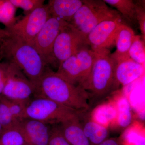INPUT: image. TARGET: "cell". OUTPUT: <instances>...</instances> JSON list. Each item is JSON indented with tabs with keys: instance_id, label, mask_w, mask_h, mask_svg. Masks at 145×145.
Returning <instances> with one entry per match:
<instances>
[{
	"instance_id": "cell-13",
	"label": "cell",
	"mask_w": 145,
	"mask_h": 145,
	"mask_svg": "<svg viewBox=\"0 0 145 145\" xmlns=\"http://www.w3.org/2000/svg\"><path fill=\"white\" fill-rule=\"evenodd\" d=\"M26 105L3 96L0 98V124L4 129L18 124L24 119Z\"/></svg>"
},
{
	"instance_id": "cell-4",
	"label": "cell",
	"mask_w": 145,
	"mask_h": 145,
	"mask_svg": "<svg viewBox=\"0 0 145 145\" xmlns=\"http://www.w3.org/2000/svg\"><path fill=\"white\" fill-rule=\"evenodd\" d=\"M34 97L25 106L24 119H33L48 125H55L81 118L82 112L46 98Z\"/></svg>"
},
{
	"instance_id": "cell-2",
	"label": "cell",
	"mask_w": 145,
	"mask_h": 145,
	"mask_svg": "<svg viewBox=\"0 0 145 145\" xmlns=\"http://www.w3.org/2000/svg\"><path fill=\"white\" fill-rule=\"evenodd\" d=\"M34 97H41L77 111L89 108V96L80 86L72 84L48 67L36 86Z\"/></svg>"
},
{
	"instance_id": "cell-15",
	"label": "cell",
	"mask_w": 145,
	"mask_h": 145,
	"mask_svg": "<svg viewBox=\"0 0 145 145\" xmlns=\"http://www.w3.org/2000/svg\"><path fill=\"white\" fill-rule=\"evenodd\" d=\"M135 36L133 30L127 25L122 23L119 27L115 38L116 51L110 54L116 63L130 58L129 52Z\"/></svg>"
},
{
	"instance_id": "cell-32",
	"label": "cell",
	"mask_w": 145,
	"mask_h": 145,
	"mask_svg": "<svg viewBox=\"0 0 145 145\" xmlns=\"http://www.w3.org/2000/svg\"><path fill=\"white\" fill-rule=\"evenodd\" d=\"M4 129L3 128V127L0 124V135L2 133Z\"/></svg>"
},
{
	"instance_id": "cell-25",
	"label": "cell",
	"mask_w": 145,
	"mask_h": 145,
	"mask_svg": "<svg viewBox=\"0 0 145 145\" xmlns=\"http://www.w3.org/2000/svg\"><path fill=\"white\" fill-rule=\"evenodd\" d=\"M16 8L23 10L25 16L28 15L39 7L44 5L45 1L42 0H9Z\"/></svg>"
},
{
	"instance_id": "cell-7",
	"label": "cell",
	"mask_w": 145,
	"mask_h": 145,
	"mask_svg": "<svg viewBox=\"0 0 145 145\" xmlns=\"http://www.w3.org/2000/svg\"><path fill=\"white\" fill-rule=\"evenodd\" d=\"M88 46L85 36L68 24L62 29L54 42L50 65L58 68L63 62Z\"/></svg>"
},
{
	"instance_id": "cell-26",
	"label": "cell",
	"mask_w": 145,
	"mask_h": 145,
	"mask_svg": "<svg viewBox=\"0 0 145 145\" xmlns=\"http://www.w3.org/2000/svg\"><path fill=\"white\" fill-rule=\"evenodd\" d=\"M124 142L126 145H145V137L134 127L127 129L124 134Z\"/></svg>"
},
{
	"instance_id": "cell-31",
	"label": "cell",
	"mask_w": 145,
	"mask_h": 145,
	"mask_svg": "<svg viewBox=\"0 0 145 145\" xmlns=\"http://www.w3.org/2000/svg\"><path fill=\"white\" fill-rule=\"evenodd\" d=\"M7 34V31L5 29H2L0 28V41Z\"/></svg>"
},
{
	"instance_id": "cell-22",
	"label": "cell",
	"mask_w": 145,
	"mask_h": 145,
	"mask_svg": "<svg viewBox=\"0 0 145 145\" xmlns=\"http://www.w3.org/2000/svg\"><path fill=\"white\" fill-rule=\"evenodd\" d=\"M24 144V136L19 123L4 129L0 135V145Z\"/></svg>"
},
{
	"instance_id": "cell-5",
	"label": "cell",
	"mask_w": 145,
	"mask_h": 145,
	"mask_svg": "<svg viewBox=\"0 0 145 145\" xmlns=\"http://www.w3.org/2000/svg\"><path fill=\"white\" fill-rule=\"evenodd\" d=\"M83 4L69 23L86 38L93 28L104 21L122 18L117 10L102 0H83Z\"/></svg>"
},
{
	"instance_id": "cell-19",
	"label": "cell",
	"mask_w": 145,
	"mask_h": 145,
	"mask_svg": "<svg viewBox=\"0 0 145 145\" xmlns=\"http://www.w3.org/2000/svg\"><path fill=\"white\" fill-rule=\"evenodd\" d=\"M117 112L115 104H104L97 106L91 114L92 119L99 124L106 127L116 121Z\"/></svg>"
},
{
	"instance_id": "cell-14",
	"label": "cell",
	"mask_w": 145,
	"mask_h": 145,
	"mask_svg": "<svg viewBox=\"0 0 145 145\" xmlns=\"http://www.w3.org/2000/svg\"><path fill=\"white\" fill-rule=\"evenodd\" d=\"M144 65L131 58L116 63L115 76L118 84L126 86L140 78L142 75Z\"/></svg>"
},
{
	"instance_id": "cell-16",
	"label": "cell",
	"mask_w": 145,
	"mask_h": 145,
	"mask_svg": "<svg viewBox=\"0 0 145 145\" xmlns=\"http://www.w3.org/2000/svg\"><path fill=\"white\" fill-rule=\"evenodd\" d=\"M83 4V0H49L46 5L50 16L69 23Z\"/></svg>"
},
{
	"instance_id": "cell-9",
	"label": "cell",
	"mask_w": 145,
	"mask_h": 145,
	"mask_svg": "<svg viewBox=\"0 0 145 145\" xmlns=\"http://www.w3.org/2000/svg\"><path fill=\"white\" fill-rule=\"evenodd\" d=\"M50 16L47 5L44 4L5 29L32 45L35 37Z\"/></svg>"
},
{
	"instance_id": "cell-24",
	"label": "cell",
	"mask_w": 145,
	"mask_h": 145,
	"mask_svg": "<svg viewBox=\"0 0 145 145\" xmlns=\"http://www.w3.org/2000/svg\"><path fill=\"white\" fill-rule=\"evenodd\" d=\"M129 54L131 59L144 65L145 61V41L141 36L135 35L130 48Z\"/></svg>"
},
{
	"instance_id": "cell-10",
	"label": "cell",
	"mask_w": 145,
	"mask_h": 145,
	"mask_svg": "<svg viewBox=\"0 0 145 145\" xmlns=\"http://www.w3.org/2000/svg\"><path fill=\"white\" fill-rule=\"evenodd\" d=\"M122 18L104 21L93 28L87 36L91 49L97 54H110V50L115 46V38Z\"/></svg>"
},
{
	"instance_id": "cell-27",
	"label": "cell",
	"mask_w": 145,
	"mask_h": 145,
	"mask_svg": "<svg viewBox=\"0 0 145 145\" xmlns=\"http://www.w3.org/2000/svg\"><path fill=\"white\" fill-rule=\"evenodd\" d=\"M48 145H71L63 135L59 125L50 128Z\"/></svg>"
},
{
	"instance_id": "cell-11",
	"label": "cell",
	"mask_w": 145,
	"mask_h": 145,
	"mask_svg": "<svg viewBox=\"0 0 145 145\" xmlns=\"http://www.w3.org/2000/svg\"><path fill=\"white\" fill-rule=\"evenodd\" d=\"M68 24L59 18L50 16L33 41L32 45L49 67L55 40L62 29Z\"/></svg>"
},
{
	"instance_id": "cell-8",
	"label": "cell",
	"mask_w": 145,
	"mask_h": 145,
	"mask_svg": "<svg viewBox=\"0 0 145 145\" xmlns=\"http://www.w3.org/2000/svg\"><path fill=\"white\" fill-rule=\"evenodd\" d=\"M8 63V73L2 96L27 104L31 100V96H34L35 86L19 68L13 64Z\"/></svg>"
},
{
	"instance_id": "cell-17",
	"label": "cell",
	"mask_w": 145,
	"mask_h": 145,
	"mask_svg": "<svg viewBox=\"0 0 145 145\" xmlns=\"http://www.w3.org/2000/svg\"><path fill=\"white\" fill-rule=\"evenodd\" d=\"M80 120L76 118L60 124L61 130L71 145H91L83 132Z\"/></svg>"
},
{
	"instance_id": "cell-1",
	"label": "cell",
	"mask_w": 145,
	"mask_h": 145,
	"mask_svg": "<svg viewBox=\"0 0 145 145\" xmlns=\"http://www.w3.org/2000/svg\"><path fill=\"white\" fill-rule=\"evenodd\" d=\"M0 60L19 68L35 87L48 67L32 44L7 31L0 41Z\"/></svg>"
},
{
	"instance_id": "cell-29",
	"label": "cell",
	"mask_w": 145,
	"mask_h": 145,
	"mask_svg": "<svg viewBox=\"0 0 145 145\" xmlns=\"http://www.w3.org/2000/svg\"><path fill=\"white\" fill-rule=\"evenodd\" d=\"M8 66V63L0 62V98L2 96L3 91L6 81Z\"/></svg>"
},
{
	"instance_id": "cell-23",
	"label": "cell",
	"mask_w": 145,
	"mask_h": 145,
	"mask_svg": "<svg viewBox=\"0 0 145 145\" xmlns=\"http://www.w3.org/2000/svg\"><path fill=\"white\" fill-rule=\"evenodd\" d=\"M16 8L9 0H0V23L5 28L13 25L17 22L15 17Z\"/></svg>"
},
{
	"instance_id": "cell-6",
	"label": "cell",
	"mask_w": 145,
	"mask_h": 145,
	"mask_svg": "<svg viewBox=\"0 0 145 145\" xmlns=\"http://www.w3.org/2000/svg\"><path fill=\"white\" fill-rule=\"evenodd\" d=\"M97 55L89 46L84 47L63 62L56 72L72 84L82 88L90 75Z\"/></svg>"
},
{
	"instance_id": "cell-12",
	"label": "cell",
	"mask_w": 145,
	"mask_h": 145,
	"mask_svg": "<svg viewBox=\"0 0 145 145\" xmlns=\"http://www.w3.org/2000/svg\"><path fill=\"white\" fill-rule=\"evenodd\" d=\"M19 125L23 135L24 145H48L49 125L33 119H24Z\"/></svg>"
},
{
	"instance_id": "cell-21",
	"label": "cell",
	"mask_w": 145,
	"mask_h": 145,
	"mask_svg": "<svg viewBox=\"0 0 145 145\" xmlns=\"http://www.w3.org/2000/svg\"><path fill=\"white\" fill-rule=\"evenodd\" d=\"M117 112L116 121L120 127L129 126L132 121L131 108L129 101L125 96H121L115 103Z\"/></svg>"
},
{
	"instance_id": "cell-3",
	"label": "cell",
	"mask_w": 145,
	"mask_h": 145,
	"mask_svg": "<svg viewBox=\"0 0 145 145\" xmlns=\"http://www.w3.org/2000/svg\"><path fill=\"white\" fill-rule=\"evenodd\" d=\"M110 54H97L90 75L82 87L89 99L105 98L119 85L115 76L116 63Z\"/></svg>"
},
{
	"instance_id": "cell-30",
	"label": "cell",
	"mask_w": 145,
	"mask_h": 145,
	"mask_svg": "<svg viewBox=\"0 0 145 145\" xmlns=\"http://www.w3.org/2000/svg\"><path fill=\"white\" fill-rule=\"evenodd\" d=\"M98 145H121L118 140L115 139H107Z\"/></svg>"
},
{
	"instance_id": "cell-28",
	"label": "cell",
	"mask_w": 145,
	"mask_h": 145,
	"mask_svg": "<svg viewBox=\"0 0 145 145\" xmlns=\"http://www.w3.org/2000/svg\"><path fill=\"white\" fill-rule=\"evenodd\" d=\"M136 20L140 26L142 39L145 40V10L144 1L135 3Z\"/></svg>"
},
{
	"instance_id": "cell-20",
	"label": "cell",
	"mask_w": 145,
	"mask_h": 145,
	"mask_svg": "<svg viewBox=\"0 0 145 145\" xmlns=\"http://www.w3.org/2000/svg\"><path fill=\"white\" fill-rule=\"evenodd\" d=\"M107 4L116 8L122 17L130 22L136 21V9L135 2L132 0H104Z\"/></svg>"
},
{
	"instance_id": "cell-18",
	"label": "cell",
	"mask_w": 145,
	"mask_h": 145,
	"mask_svg": "<svg viewBox=\"0 0 145 145\" xmlns=\"http://www.w3.org/2000/svg\"><path fill=\"white\" fill-rule=\"evenodd\" d=\"M81 125L83 132L91 145H99L107 139L109 132L106 127L99 124L92 120H89Z\"/></svg>"
}]
</instances>
